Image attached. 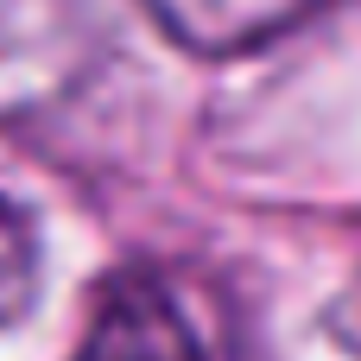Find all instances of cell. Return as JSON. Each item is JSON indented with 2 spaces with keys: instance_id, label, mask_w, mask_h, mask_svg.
I'll return each instance as SVG.
<instances>
[{
  "instance_id": "277c9868",
  "label": "cell",
  "mask_w": 361,
  "mask_h": 361,
  "mask_svg": "<svg viewBox=\"0 0 361 361\" xmlns=\"http://www.w3.org/2000/svg\"><path fill=\"white\" fill-rule=\"evenodd\" d=\"M324 330H330V343L343 349V355L361 361V267L343 279V292L330 298V311H324Z\"/></svg>"
},
{
  "instance_id": "3957f363",
  "label": "cell",
  "mask_w": 361,
  "mask_h": 361,
  "mask_svg": "<svg viewBox=\"0 0 361 361\" xmlns=\"http://www.w3.org/2000/svg\"><path fill=\"white\" fill-rule=\"evenodd\" d=\"M38 298V235L19 203L0 197V330Z\"/></svg>"
},
{
  "instance_id": "7a4b0ae2",
  "label": "cell",
  "mask_w": 361,
  "mask_h": 361,
  "mask_svg": "<svg viewBox=\"0 0 361 361\" xmlns=\"http://www.w3.org/2000/svg\"><path fill=\"white\" fill-rule=\"evenodd\" d=\"M336 0H146V13L197 57H241L292 25L317 19Z\"/></svg>"
},
{
  "instance_id": "6da1fadb",
  "label": "cell",
  "mask_w": 361,
  "mask_h": 361,
  "mask_svg": "<svg viewBox=\"0 0 361 361\" xmlns=\"http://www.w3.org/2000/svg\"><path fill=\"white\" fill-rule=\"evenodd\" d=\"M76 361H216V343L165 273H121Z\"/></svg>"
}]
</instances>
